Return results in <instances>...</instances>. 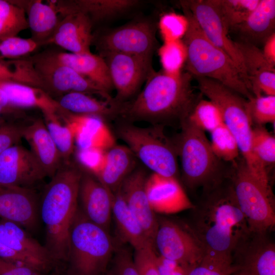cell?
Returning a JSON list of instances; mask_svg holds the SVG:
<instances>
[{
  "mask_svg": "<svg viewBox=\"0 0 275 275\" xmlns=\"http://www.w3.org/2000/svg\"><path fill=\"white\" fill-rule=\"evenodd\" d=\"M99 56L107 65L113 87L117 91L114 100L119 103L133 95L153 72L151 58L113 52Z\"/></svg>",
  "mask_w": 275,
  "mask_h": 275,
  "instance_id": "cell-15",
  "label": "cell"
},
{
  "mask_svg": "<svg viewBox=\"0 0 275 275\" xmlns=\"http://www.w3.org/2000/svg\"><path fill=\"white\" fill-rule=\"evenodd\" d=\"M232 274L275 275V244L269 233L250 230L238 241L231 256Z\"/></svg>",
  "mask_w": 275,
  "mask_h": 275,
  "instance_id": "cell-11",
  "label": "cell"
},
{
  "mask_svg": "<svg viewBox=\"0 0 275 275\" xmlns=\"http://www.w3.org/2000/svg\"><path fill=\"white\" fill-rule=\"evenodd\" d=\"M68 259L77 275H99L114 250L108 231L88 219L78 208L69 233Z\"/></svg>",
  "mask_w": 275,
  "mask_h": 275,
  "instance_id": "cell-6",
  "label": "cell"
},
{
  "mask_svg": "<svg viewBox=\"0 0 275 275\" xmlns=\"http://www.w3.org/2000/svg\"><path fill=\"white\" fill-rule=\"evenodd\" d=\"M210 133L211 147L217 158L219 160L232 161L238 157L239 153L238 144L225 123Z\"/></svg>",
  "mask_w": 275,
  "mask_h": 275,
  "instance_id": "cell-39",
  "label": "cell"
},
{
  "mask_svg": "<svg viewBox=\"0 0 275 275\" xmlns=\"http://www.w3.org/2000/svg\"><path fill=\"white\" fill-rule=\"evenodd\" d=\"M62 63L88 78L108 93L113 88L109 70L104 59L92 52L76 54L65 51H51Z\"/></svg>",
  "mask_w": 275,
  "mask_h": 275,
  "instance_id": "cell-30",
  "label": "cell"
},
{
  "mask_svg": "<svg viewBox=\"0 0 275 275\" xmlns=\"http://www.w3.org/2000/svg\"><path fill=\"white\" fill-rule=\"evenodd\" d=\"M0 258L35 269L31 262L28 259L1 242Z\"/></svg>",
  "mask_w": 275,
  "mask_h": 275,
  "instance_id": "cell-52",
  "label": "cell"
},
{
  "mask_svg": "<svg viewBox=\"0 0 275 275\" xmlns=\"http://www.w3.org/2000/svg\"><path fill=\"white\" fill-rule=\"evenodd\" d=\"M242 57L245 72L254 96H275V69L263 55L262 50L253 45L235 41Z\"/></svg>",
  "mask_w": 275,
  "mask_h": 275,
  "instance_id": "cell-24",
  "label": "cell"
},
{
  "mask_svg": "<svg viewBox=\"0 0 275 275\" xmlns=\"http://www.w3.org/2000/svg\"><path fill=\"white\" fill-rule=\"evenodd\" d=\"M22 138L29 143L31 151L46 176L51 178L63 161L44 121L41 119H37L30 124L24 125Z\"/></svg>",
  "mask_w": 275,
  "mask_h": 275,
  "instance_id": "cell-25",
  "label": "cell"
},
{
  "mask_svg": "<svg viewBox=\"0 0 275 275\" xmlns=\"http://www.w3.org/2000/svg\"><path fill=\"white\" fill-rule=\"evenodd\" d=\"M28 28L24 10L12 1L0 0V39L17 36Z\"/></svg>",
  "mask_w": 275,
  "mask_h": 275,
  "instance_id": "cell-35",
  "label": "cell"
},
{
  "mask_svg": "<svg viewBox=\"0 0 275 275\" xmlns=\"http://www.w3.org/2000/svg\"><path fill=\"white\" fill-rule=\"evenodd\" d=\"M180 3L189 9L206 38L231 59L251 92L242 57L235 41L228 37L229 30L215 0H188Z\"/></svg>",
  "mask_w": 275,
  "mask_h": 275,
  "instance_id": "cell-13",
  "label": "cell"
},
{
  "mask_svg": "<svg viewBox=\"0 0 275 275\" xmlns=\"http://www.w3.org/2000/svg\"><path fill=\"white\" fill-rule=\"evenodd\" d=\"M0 88L15 109L36 108L43 115H58L62 110L57 101L41 88L8 80H0Z\"/></svg>",
  "mask_w": 275,
  "mask_h": 275,
  "instance_id": "cell-27",
  "label": "cell"
},
{
  "mask_svg": "<svg viewBox=\"0 0 275 275\" xmlns=\"http://www.w3.org/2000/svg\"><path fill=\"white\" fill-rule=\"evenodd\" d=\"M46 175L31 151L18 144L0 155V185L33 189Z\"/></svg>",
  "mask_w": 275,
  "mask_h": 275,
  "instance_id": "cell-16",
  "label": "cell"
},
{
  "mask_svg": "<svg viewBox=\"0 0 275 275\" xmlns=\"http://www.w3.org/2000/svg\"><path fill=\"white\" fill-rule=\"evenodd\" d=\"M262 53L267 60L275 65V33L271 35L263 44Z\"/></svg>",
  "mask_w": 275,
  "mask_h": 275,
  "instance_id": "cell-53",
  "label": "cell"
},
{
  "mask_svg": "<svg viewBox=\"0 0 275 275\" xmlns=\"http://www.w3.org/2000/svg\"><path fill=\"white\" fill-rule=\"evenodd\" d=\"M206 196L191 211L186 225L201 242L205 256L231 262L239 239L250 231L246 219L230 184L221 182L206 189Z\"/></svg>",
  "mask_w": 275,
  "mask_h": 275,
  "instance_id": "cell-1",
  "label": "cell"
},
{
  "mask_svg": "<svg viewBox=\"0 0 275 275\" xmlns=\"http://www.w3.org/2000/svg\"><path fill=\"white\" fill-rule=\"evenodd\" d=\"M0 80H8L34 87L39 79L32 63L27 59L0 61Z\"/></svg>",
  "mask_w": 275,
  "mask_h": 275,
  "instance_id": "cell-36",
  "label": "cell"
},
{
  "mask_svg": "<svg viewBox=\"0 0 275 275\" xmlns=\"http://www.w3.org/2000/svg\"><path fill=\"white\" fill-rule=\"evenodd\" d=\"M252 146L257 158L266 168L275 162V138L262 125L253 127Z\"/></svg>",
  "mask_w": 275,
  "mask_h": 275,
  "instance_id": "cell-41",
  "label": "cell"
},
{
  "mask_svg": "<svg viewBox=\"0 0 275 275\" xmlns=\"http://www.w3.org/2000/svg\"><path fill=\"white\" fill-rule=\"evenodd\" d=\"M194 78L201 93L220 110L224 122L235 139L249 170L255 176L269 181L266 168L253 150V123L248 111L247 99L217 81L198 76Z\"/></svg>",
  "mask_w": 275,
  "mask_h": 275,
  "instance_id": "cell-5",
  "label": "cell"
},
{
  "mask_svg": "<svg viewBox=\"0 0 275 275\" xmlns=\"http://www.w3.org/2000/svg\"><path fill=\"white\" fill-rule=\"evenodd\" d=\"M81 173L79 166L63 162L42 196L39 215L45 227V246L54 260L68 259L69 233L78 209Z\"/></svg>",
  "mask_w": 275,
  "mask_h": 275,
  "instance_id": "cell-3",
  "label": "cell"
},
{
  "mask_svg": "<svg viewBox=\"0 0 275 275\" xmlns=\"http://www.w3.org/2000/svg\"><path fill=\"white\" fill-rule=\"evenodd\" d=\"M158 220L154 244L159 255L192 268L200 263L205 252L187 226L168 218Z\"/></svg>",
  "mask_w": 275,
  "mask_h": 275,
  "instance_id": "cell-12",
  "label": "cell"
},
{
  "mask_svg": "<svg viewBox=\"0 0 275 275\" xmlns=\"http://www.w3.org/2000/svg\"><path fill=\"white\" fill-rule=\"evenodd\" d=\"M19 111L10 106L6 94L0 88V117L15 114Z\"/></svg>",
  "mask_w": 275,
  "mask_h": 275,
  "instance_id": "cell-54",
  "label": "cell"
},
{
  "mask_svg": "<svg viewBox=\"0 0 275 275\" xmlns=\"http://www.w3.org/2000/svg\"><path fill=\"white\" fill-rule=\"evenodd\" d=\"M146 190L150 206L155 213L173 214L195 207L177 178L153 173L147 177Z\"/></svg>",
  "mask_w": 275,
  "mask_h": 275,
  "instance_id": "cell-21",
  "label": "cell"
},
{
  "mask_svg": "<svg viewBox=\"0 0 275 275\" xmlns=\"http://www.w3.org/2000/svg\"><path fill=\"white\" fill-rule=\"evenodd\" d=\"M147 179L144 170H134L124 179L119 189L129 210L147 237L154 243L158 220L150 206L147 195Z\"/></svg>",
  "mask_w": 275,
  "mask_h": 275,
  "instance_id": "cell-18",
  "label": "cell"
},
{
  "mask_svg": "<svg viewBox=\"0 0 275 275\" xmlns=\"http://www.w3.org/2000/svg\"><path fill=\"white\" fill-rule=\"evenodd\" d=\"M163 71L170 74L181 72L185 64L187 53L182 40L164 42L158 50Z\"/></svg>",
  "mask_w": 275,
  "mask_h": 275,
  "instance_id": "cell-40",
  "label": "cell"
},
{
  "mask_svg": "<svg viewBox=\"0 0 275 275\" xmlns=\"http://www.w3.org/2000/svg\"><path fill=\"white\" fill-rule=\"evenodd\" d=\"M28 58L41 81V89L54 99L67 93L80 92L113 99L95 84L58 60L51 51Z\"/></svg>",
  "mask_w": 275,
  "mask_h": 275,
  "instance_id": "cell-10",
  "label": "cell"
},
{
  "mask_svg": "<svg viewBox=\"0 0 275 275\" xmlns=\"http://www.w3.org/2000/svg\"><path fill=\"white\" fill-rule=\"evenodd\" d=\"M180 4L189 22L182 39L186 50V71L193 76L217 81L248 100L254 97L231 59L206 38L189 9Z\"/></svg>",
  "mask_w": 275,
  "mask_h": 275,
  "instance_id": "cell-4",
  "label": "cell"
},
{
  "mask_svg": "<svg viewBox=\"0 0 275 275\" xmlns=\"http://www.w3.org/2000/svg\"><path fill=\"white\" fill-rule=\"evenodd\" d=\"M247 108L253 124L263 126L275 121V96H254L247 99Z\"/></svg>",
  "mask_w": 275,
  "mask_h": 275,
  "instance_id": "cell-43",
  "label": "cell"
},
{
  "mask_svg": "<svg viewBox=\"0 0 275 275\" xmlns=\"http://www.w3.org/2000/svg\"><path fill=\"white\" fill-rule=\"evenodd\" d=\"M113 273L115 275H140L129 253L120 250L115 259Z\"/></svg>",
  "mask_w": 275,
  "mask_h": 275,
  "instance_id": "cell-49",
  "label": "cell"
},
{
  "mask_svg": "<svg viewBox=\"0 0 275 275\" xmlns=\"http://www.w3.org/2000/svg\"><path fill=\"white\" fill-rule=\"evenodd\" d=\"M156 262L160 275H188L193 268L159 255Z\"/></svg>",
  "mask_w": 275,
  "mask_h": 275,
  "instance_id": "cell-50",
  "label": "cell"
},
{
  "mask_svg": "<svg viewBox=\"0 0 275 275\" xmlns=\"http://www.w3.org/2000/svg\"><path fill=\"white\" fill-rule=\"evenodd\" d=\"M0 242L28 259L34 268L41 272L54 261L45 246L22 226L11 221L0 219Z\"/></svg>",
  "mask_w": 275,
  "mask_h": 275,
  "instance_id": "cell-23",
  "label": "cell"
},
{
  "mask_svg": "<svg viewBox=\"0 0 275 275\" xmlns=\"http://www.w3.org/2000/svg\"><path fill=\"white\" fill-rule=\"evenodd\" d=\"M39 215L38 199L33 189L0 185V219L32 230Z\"/></svg>",
  "mask_w": 275,
  "mask_h": 275,
  "instance_id": "cell-17",
  "label": "cell"
},
{
  "mask_svg": "<svg viewBox=\"0 0 275 275\" xmlns=\"http://www.w3.org/2000/svg\"><path fill=\"white\" fill-rule=\"evenodd\" d=\"M188 72L151 73L143 91L133 100L121 103L119 116L126 122L145 121L154 125L178 119L181 123L199 99L194 93Z\"/></svg>",
  "mask_w": 275,
  "mask_h": 275,
  "instance_id": "cell-2",
  "label": "cell"
},
{
  "mask_svg": "<svg viewBox=\"0 0 275 275\" xmlns=\"http://www.w3.org/2000/svg\"><path fill=\"white\" fill-rule=\"evenodd\" d=\"M117 133L153 173L176 178L177 148L164 135L162 125L141 127L126 121L118 125Z\"/></svg>",
  "mask_w": 275,
  "mask_h": 275,
  "instance_id": "cell-7",
  "label": "cell"
},
{
  "mask_svg": "<svg viewBox=\"0 0 275 275\" xmlns=\"http://www.w3.org/2000/svg\"><path fill=\"white\" fill-rule=\"evenodd\" d=\"M0 275H42L41 272L28 266L0 258Z\"/></svg>",
  "mask_w": 275,
  "mask_h": 275,
  "instance_id": "cell-51",
  "label": "cell"
},
{
  "mask_svg": "<svg viewBox=\"0 0 275 275\" xmlns=\"http://www.w3.org/2000/svg\"><path fill=\"white\" fill-rule=\"evenodd\" d=\"M44 121L63 162H69L74 151V136L70 127L63 125L58 115H45Z\"/></svg>",
  "mask_w": 275,
  "mask_h": 275,
  "instance_id": "cell-34",
  "label": "cell"
},
{
  "mask_svg": "<svg viewBox=\"0 0 275 275\" xmlns=\"http://www.w3.org/2000/svg\"><path fill=\"white\" fill-rule=\"evenodd\" d=\"M260 0H215L229 30L243 22L253 12Z\"/></svg>",
  "mask_w": 275,
  "mask_h": 275,
  "instance_id": "cell-37",
  "label": "cell"
},
{
  "mask_svg": "<svg viewBox=\"0 0 275 275\" xmlns=\"http://www.w3.org/2000/svg\"><path fill=\"white\" fill-rule=\"evenodd\" d=\"M189 22L185 15L169 13L160 18L158 27L164 42L182 40L185 35Z\"/></svg>",
  "mask_w": 275,
  "mask_h": 275,
  "instance_id": "cell-44",
  "label": "cell"
},
{
  "mask_svg": "<svg viewBox=\"0 0 275 275\" xmlns=\"http://www.w3.org/2000/svg\"><path fill=\"white\" fill-rule=\"evenodd\" d=\"M181 132L176 145L181 160L183 178L190 188H209L221 181L217 178L219 159L202 131L186 118L180 123Z\"/></svg>",
  "mask_w": 275,
  "mask_h": 275,
  "instance_id": "cell-8",
  "label": "cell"
},
{
  "mask_svg": "<svg viewBox=\"0 0 275 275\" xmlns=\"http://www.w3.org/2000/svg\"><path fill=\"white\" fill-rule=\"evenodd\" d=\"M81 170L78 190L81 211L91 221L108 231L112 215L113 193L93 175Z\"/></svg>",
  "mask_w": 275,
  "mask_h": 275,
  "instance_id": "cell-22",
  "label": "cell"
},
{
  "mask_svg": "<svg viewBox=\"0 0 275 275\" xmlns=\"http://www.w3.org/2000/svg\"><path fill=\"white\" fill-rule=\"evenodd\" d=\"M59 116L72 130L77 150L106 151L116 145L113 134L101 118L74 114L63 109Z\"/></svg>",
  "mask_w": 275,
  "mask_h": 275,
  "instance_id": "cell-20",
  "label": "cell"
},
{
  "mask_svg": "<svg viewBox=\"0 0 275 275\" xmlns=\"http://www.w3.org/2000/svg\"><path fill=\"white\" fill-rule=\"evenodd\" d=\"M59 23L46 45L53 44L70 53H91L93 23L84 13L73 11L60 17Z\"/></svg>",
  "mask_w": 275,
  "mask_h": 275,
  "instance_id": "cell-19",
  "label": "cell"
},
{
  "mask_svg": "<svg viewBox=\"0 0 275 275\" xmlns=\"http://www.w3.org/2000/svg\"><path fill=\"white\" fill-rule=\"evenodd\" d=\"M136 158L127 146L115 145L106 151L103 167L95 177L114 193L134 170Z\"/></svg>",
  "mask_w": 275,
  "mask_h": 275,
  "instance_id": "cell-29",
  "label": "cell"
},
{
  "mask_svg": "<svg viewBox=\"0 0 275 275\" xmlns=\"http://www.w3.org/2000/svg\"><path fill=\"white\" fill-rule=\"evenodd\" d=\"M275 1L260 0L249 17L232 29L237 33L240 42L258 47L275 33Z\"/></svg>",
  "mask_w": 275,
  "mask_h": 275,
  "instance_id": "cell-26",
  "label": "cell"
},
{
  "mask_svg": "<svg viewBox=\"0 0 275 275\" xmlns=\"http://www.w3.org/2000/svg\"><path fill=\"white\" fill-rule=\"evenodd\" d=\"M187 118L202 131L210 132L224 123L218 107L209 100L200 98L196 103Z\"/></svg>",
  "mask_w": 275,
  "mask_h": 275,
  "instance_id": "cell-38",
  "label": "cell"
},
{
  "mask_svg": "<svg viewBox=\"0 0 275 275\" xmlns=\"http://www.w3.org/2000/svg\"><path fill=\"white\" fill-rule=\"evenodd\" d=\"M12 1L24 10L31 31V38L40 47L46 45L61 19L51 2L47 1L45 4L40 0Z\"/></svg>",
  "mask_w": 275,
  "mask_h": 275,
  "instance_id": "cell-28",
  "label": "cell"
},
{
  "mask_svg": "<svg viewBox=\"0 0 275 275\" xmlns=\"http://www.w3.org/2000/svg\"><path fill=\"white\" fill-rule=\"evenodd\" d=\"M106 151L99 149L77 150L76 158L79 167L96 176L104 163Z\"/></svg>",
  "mask_w": 275,
  "mask_h": 275,
  "instance_id": "cell-47",
  "label": "cell"
},
{
  "mask_svg": "<svg viewBox=\"0 0 275 275\" xmlns=\"http://www.w3.org/2000/svg\"><path fill=\"white\" fill-rule=\"evenodd\" d=\"M156 258L157 254L152 243L135 250L133 260L140 275H160Z\"/></svg>",
  "mask_w": 275,
  "mask_h": 275,
  "instance_id": "cell-45",
  "label": "cell"
},
{
  "mask_svg": "<svg viewBox=\"0 0 275 275\" xmlns=\"http://www.w3.org/2000/svg\"><path fill=\"white\" fill-rule=\"evenodd\" d=\"M242 161L231 177L237 201L251 231L269 233L275 226V204L270 181L252 174Z\"/></svg>",
  "mask_w": 275,
  "mask_h": 275,
  "instance_id": "cell-9",
  "label": "cell"
},
{
  "mask_svg": "<svg viewBox=\"0 0 275 275\" xmlns=\"http://www.w3.org/2000/svg\"><path fill=\"white\" fill-rule=\"evenodd\" d=\"M105 275H115V274L113 272H109Z\"/></svg>",
  "mask_w": 275,
  "mask_h": 275,
  "instance_id": "cell-55",
  "label": "cell"
},
{
  "mask_svg": "<svg viewBox=\"0 0 275 275\" xmlns=\"http://www.w3.org/2000/svg\"><path fill=\"white\" fill-rule=\"evenodd\" d=\"M54 99L62 109L74 114L97 116L104 120L119 115L120 104L114 99L102 101L90 94L71 92Z\"/></svg>",
  "mask_w": 275,
  "mask_h": 275,
  "instance_id": "cell-31",
  "label": "cell"
},
{
  "mask_svg": "<svg viewBox=\"0 0 275 275\" xmlns=\"http://www.w3.org/2000/svg\"><path fill=\"white\" fill-rule=\"evenodd\" d=\"M11 116L0 117V155L22 138L24 125L14 121Z\"/></svg>",
  "mask_w": 275,
  "mask_h": 275,
  "instance_id": "cell-46",
  "label": "cell"
},
{
  "mask_svg": "<svg viewBox=\"0 0 275 275\" xmlns=\"http://www.w3.org/2000/svg\"><path fill=\"white\" fill-rule=\"evenodd\" d=\"M40 46L31 38L17 36L0 39V61L23 59Z\"/></svg>",
  "mask_w": 275,
  "mask_h": 275,
  "instance_id": "cell-42",
  "label": "cell"
},
{
  "mask_svg": "<svg viewBox=\"0 0 275 275\" xmlns=\"http://www.w3.org/2000/svg\"><path fill=\"white\" fill-rule=\"evenodd\" d=\"M70 2L75 11L87 15L92 23L129 10L139 3L135 0H76Z\"/></svg>",
  "mask_w": 275,
  "mask_h": 275,
  "instance_id": "cell-33",
  "label": "cell"
},
{
  "mask_svg": "<svg viewBox=\"0 0 275 275\" xmlns=\"http://www.w3.org/2000/svg\"><path fill=\"white\" fill-rule=\"evenodd\" d=\"M231 262L204 257L188 275H232Z\"/></svg>",
  "mask_w": 275,
  "mask_h": 275,
  "instance_id": "cell-48",
  "label": "cell"
},
{
  "mask_svg": "<svg viewBox=\"0 0 275 275\" xmlns=\"http://www.w3.org/2000/svg\"><path fill=\"white\" fill-rule=\"evenodd\" d=\"M232 275H235V274H232Z\"/></svg>",
  "mask_w": 275,
  "mask_h": 275,
  "instance_id": "cell-56",
  "label": "cell"
},
{
  "mask_svg": "<svg viewBox=\"0 0 275 275\" xmlns=\"http://www.w3.org/2000/svg\"><path fill=\"white\" fill-rule=\"evenodd\" d=\"M93 43L100 54L113 52L151 58L156 45L155 29L147 21L132 23L97 38L93 35Z\"/></svg>",
  "mask_w": 275,
  "mask_h": 275,
  "instance_id": "cell-14",
  "label": "cell"
},
{
  "mask_svg": "<svg viewBox=\"0 0 275 275\" xmlns=\"http://www.w3.org/2000/svg\"><path fill=\"white\" fill-rule=\"evenodd\" d=\"M112 214L122 239L129 243L134 250L150 243L154 244L147 237L140 223L129 210L119 188L113 193Z\"/></svg>",
  "mask_w": 275,
  "mask_h": 275,
  "instance_id": "cell-32",
  "label": "cell"
}]
</instances>
